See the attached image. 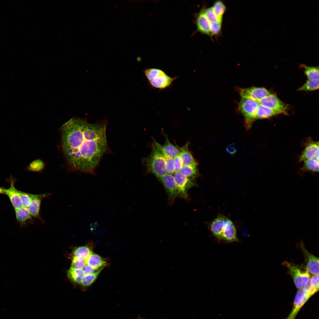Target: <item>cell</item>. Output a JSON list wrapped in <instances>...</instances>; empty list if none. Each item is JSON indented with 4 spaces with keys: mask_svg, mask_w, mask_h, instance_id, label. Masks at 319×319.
<instances>
[{
    "mask_svg": "<svg viewBox=\"0 0 319 319\" xmlns=\"http://www.w3.org/2000/svg\"><path fill=\"white\" fill-rule=\"evenodd\" d=\"M106 123H91L72 118L61 128V144L67 161L73 169L92 173L108 149Z\"/></svg>",
    "mask_w": 319,
    "mask_h": 319,
    "instance_id": "1",
    "label": "cell"
},
{
    "mask_svg": "<svg viewBox=\"0 0 319 319\" xmlns=\"http://www.w3.org/2000/svg\"><path fill=\"white\" fill-rule=\"evenodd\" d=\"M208 227L219 243H230L239 242L235 227L232 222L219 214L209 223Z\"/></svg>",
    "mask_w": 319,
    "mask_h": 319,
    "instance_id": "2",
    "label": "cell"
},
{
    "mask_svg": "<svg viewBox=\"0 0 319 319\" xmlns=\"http://www.w3.org/2000/svg\"><path fill=\"white\" fill-rule=\"evenodd\" d=\"M149 155L144 159L147 172L154 175L159 179L167 173L164 156L153 142Z\"/></svg>",
    "mask_w": 319,
    "mask_h": 319,
    "instance_id": "3",
    "label": "cell"
},
{
    "mask_svg": "<svg viewBox=\"0 0 319 319\" xmlns=\"http://www.w3.org/2000/svg\"><path fill=\"white\" fill-rule=\"evenodd\" d=\"M282 265L288 268V274L292 278L294 284L298 289H303L307 281L310 278V273L303 264H296L287 261Z\"/></svg>",
    "mask_w": 319,
    "mask_h": 319,
    "instance_id": "4",
    "label": "cell"
},
{
    "mask_svg": "<svg viewBox=\"0 0 319 319\" xmlns=\"http://www.w3.org/2000/svg\"><path fill=\"white\" fill-rule=\"evenodd\" d=\"M259 106L257 101L250 98H242L239 102V109L244 117L247 129L250 128L256 120V114Z\"/></svg>",
    "mask_w": 319,
    "mask_h": 319,
    "instance_id": "5",
    "label": "cell"
},
{
    "mask_svg": "<svg viewBox=\"0 0 319 319\" xmlns=\"http://www.w3.org/2000/svg\"><path fill=\"white\" fill-rule=\"evenodd\" d=\"M173 176L176 185L177 197L179 196L186 200L188 199V190L197 185L196 182L179 172L175 173Z\"/></svg>",
    "mask_w": 319,
    "mask_h": 319,
    "instance_id": "6",
    "label": "cell"
},
{
    "mask_svg": "<svg viewBox=\"0 0 319 319\" xmlns=\"http://www.w3.org/2000/svg\"><path fill=\"white\" fill-rule=\"evenodd\" d=\"M257 101L260 105L278 111L281 114H288V105L275 95L270 93Z\"/></svg>",
    "mask_w": 319,
    "mask_h": 319,
    "instance_id": "7",
    "label": "cell"
},
{
    "mask_svg": "<svg viewBox=\"0 0 319 319\" xmlns=\"http://www.w3.org/2000/svg\"><path fill=\"white\" fill-rule=\"evenodd\" d=\"M238 92L242 98H247L258 101L271 93L264 87H252L245 88H238Z\"/></svg>",
    "mask_w": 319,
    "mask_h": 319,
    "instance_id": "8",
    "label": "cell"
},
{
    "mask_svg": "<svg viewBox=\"0 0 319 319\" xmlns=\"http://www.w3.org/2000/svg\"><path fill=\"white\" fill-rule=\"evenodd\" d=\"M312 296L304 288L299 289L294 298L292 309L286 319H294L301 308Z\"/></svg>",
    "mask_w": 319,
    "mask_h": 319,
    "instance_id": "9",
    "label": "cell"
},
{
    "mask_svg": "<svg viewBox=\"0 0 319 319\" xmlns=\"http://www.w3.org/2000/svg\"><path fill=\"white\" fill-rule=\"evenodd\" d=\"M159 180L165 188L169 203L172 204L177 197L176 185L173 175L167 173Z\"/></svg>",
    "mask_w": 319,
    "mask_h": 319,
    "instance_id": "10",
    "label": "cell"
},
{
    "mask_svg": "<svg viewBox=\"0 0 319 319\" xmlns=\"http://www.w3.org/2000/svg\"><path fill=\"white\" fill-rule=\"evenodd\" d=\"M300 246L305 258L306 267L309 273L313 275L319 274V258L309 252L302 241Z\"/></svg>",
    "mask_w": 319,
    "mask_h": 319,
    "instance_id": "11",
    "label": "cell"
},
{
    "mask_svg": "<svg viewBox=\"0 0 319 319\" xmlns=\"http://www.w3.org/2000/svg\"><path fill=\"white\" fill-rule=\"evenodd\" d=\"M195 17L197 31L207 35L212 38L211 31V23L203 12L200 10L199 12L195 14Z\"/></svg>",
    "mask_w": 319,
    "mask_h": 319,
    "instance_id": "12",
    "label": "cell"
},
{
    "mask_svg": "<svg viewBox=\"0 0 319 319\" xmlns=\"http://www.w3.org/2000/svg\"><path fill=\"white\" fill-rule=\"evenodd\" d=\"M165 137V142L164 145H162L154 139L153 142L163 154L174 159L179 155L180 148H179L172 144L170 141L167 135Z\"/></svg>",
    "mask_w": 319,
    "mask_h": 319,
    "instance_id": "13",
    "label": "cell"
},
{
    "mask_svg": "<svg viewBox=\"0 0 319 319\" xmlns=\"http://www.w3.org/2000/svg\"><path fill=\"white\" fill-rule=\"evenodd\" d=\"M9 180L10 187L7 189H5L4 194L8 197L15 210L20 208L23 206L17 190L15 188L14 185L15 180L12 176H11Z\"/></svg>",
    "mask_w": 319,
    "mask_h": 319,
    "instance_id": "14",
    "label": "cell"
},
{
    "mask_svg": "<svg viewBox=\"0 0 319 319\" xmlns=\"http://www.w3.org/2000/svg\"><path fill=\"white\" fill-rule=\"evenodd\" d=\"M177 77H171L165 73L149 81L152 87L162 89L170 87Z\"/></svg>",
    "mask_w": 319,
    "mask_h": 319,
    "instance_id": "15",
    "label": "cell"
},
{
    "mask_svg": "<svg viewBox=\"0 0 319 319\" xmlns=\"http://www.w3.org/2000/svg\"><path fill=\"white\" fill-rule=\"evenodd\" d=\"M178 156L182 160L183 165H198V162L189 150L188 143L184 146L180 148Z\"/></svg>",
    "mask_w": 319,
    "mask_h": 319,
    "instance_id": "16",
    "label": "cell"
},
{
    "mask_svg": "<svg viewBox=\"0 0 319 319\" xmlns=\"http://www.w3.org/2000/svg\"><path fill=\"white\" fill-rule=\"evenodd\" d=\"M45 196V194H32L31 204L27 208L32 216L36 217L39 215L41 202Z\"/></svg>",
    "mask_w": 319,
    "mask_h": 319,
    "instance_id": "17",
    "label": "cell"
},
{
    "mask_svg": "<svg viewBox=\"0 0 319 319\" xmlns=\"http://www.w3.org/2000/svg\"><path fill=\"white\" fill-rule=\"evenodd\" d=\"M319 148V142L312 141L308 144L301 154L299 159L300 162L315 158V153Z\"/></svg>",
    "mask_w": 319,
    "mask_h": 319,
    "instance_id": "18",
    "label": "cell"
},
{
    "mask_svg": "<svg viewBox=\"0 0 319 319\" xmlns=\"http://www.w3.org/2000/svg\"><path fill=\"white\" fill-rule=\"evenodd\" d=\"M86 264L98 270L104 267L107 265V261L101 256L92 253L86 260Z\"/></svg>",
    "mask_w": 319,
    "mask_h": 319,
    "instance_id": "19",
    "label": "cell"
},
{
    "mask_svg": "<svg viewBox=\"0 0 319 319\" xmlns=\"http://www.w3.org/2000/svg\"><path fill=\"white\" fill-rule=\"evenodd\" d=\"M280 114H281L278 111L259 105L256 113L255 119L269 118Z\"/></svg>",
    "mask_w": 319,
    "mask_h": 319,
    "instance_id": "20",
    "label": "cell"
},
{
    "mask_svg": "<svg viewBox=\"0 0 319 319\" xmlns=\"http://www.w3.org/2000/svg\"><path fill=\"white\" fill-rule=\"evenodd\" d=\"M179 172L184 176L193 180L199 175L197 165H183Z\"/></svg>",
    "mask_w": 319,
    "mask_h": 319,
    "instance_id": "21",
    "label": "cell"
},
{
    "mask_svg": "<svg viewBox=\"0 0 319 319\" xmlns=\"http://www.w3.org/2000/svg\"><path fill=\"white\" fill-rule=\"evenodd\" d=\"M68 277L72 281L81 284L85 276V274L82 269L70 268L67 271Z\"/></svg>",
    "mask_w": 319,
    "mask_h": 319,
    "instance_id": "22",
    "label": "cell"
},
{
    "mask_svg": "<svg viewBox=\"0 0 319 319\" xmlns=\"http://www.w3.org/2000/svg\"><path fill=\"white\" fill-rule=\"evenodd\" d=\"M17 220L23 224L32 217V216L27 207H22L15 210Z\"/></svg>",
    "mask_w": 319,
    "mask_h": 319,
    "instance_id": "23",
    "label": "cell"
},
{
    "mask_svg": "<svg viewBox=\"0 0 319 319\" xmlns=\"http://www.w3.org/2000/svg\"><path fill=\"white\" fill-rule=\"evenodd\" d=\"M304 69V72L307 76L308 79H319V67L318 66H310L302 64L300 66Z\"/></svg>",
    "mask_w": 319,
    "mask_h": 319,
    "instance_id": "24",
    "label": "cell"
},
{
    "mask_svg": "<svg viewBox=\"0 0 319 319\" xmlns=\"http://www.w3.org/2000/svg\"><path fill=\"white\" fill-rule=\"evenodd\" d=\"M303 162L304 165L301 168L302 170L313 172H318L319 161L315 158L308 159Z\"/></svg>",
    "mask_w": 319,
    "mask_h": 319,
    "instance_id": "25",
    "label": "cell"
},
{
    "mask_svg": "<svg viewBox=\"0 0 319 319\" xmlns=\"http://www.w3.org/2000/svg\"><path fill=\"white\" fill-rule=\"evenodd\" d=\"M92 253L90 248L87 246L79 247L73 252V256L82 257L86 260Z\"/></svg>",
    "mask_w": 319,
    "mask_h": 319,
    "instance_id": "26",
    "label": "cell"
},
{
    "mask_svg": "<svg viewBox=\"0 0 319 319\" xmlns=\"http://www.w3.org/2000/svg\"><path fill=\"white\" fill-rule=\"evenodd\" d=\"M201 10L211 23L217 21L222 22L223 18L217 16L215 14L212 7H206L204 6Z\"/></svg>",
    "mask_w": 319,
    "mask_h": 319,
    "instance_id": "27",
    "label": "cell"
},
{
    "mask_svg": "<svg viewBox=\"0 0 319 319\" xmlns=\"http://www.w3.org/2000/svg\"><path fill=\"white\" fill-rule=\"evenodd\" d=\"M319 79H308L298 89V91H310L317 90L319 87Z\"/></svg>",
    "mask_w": 319,
    "mask_h": 319,
    "instance_id": "28",
    "label": "cell"
},
{
    "mask_svg": "<svg viewBox=\"0 0 319 319\" xmlns=\"http://www.w3.org/2000/svg\"><path fill=\"white\" fill-rule=\"evenodd\" d=\"M104 268H100L94 273L85 274L81 284L84 286L90 285L96 280Z\"/></svg>",
    "mask_w": 319,
    "mask_h": 319,
    "instance_id": "29",
    "label": "cell"
},
{
    "mask_svg": "<svg viewBox=\"0 0 319 319\" xmlns=\"http://www.w3.org/2000/svg\"><path fill=\"white\" fill-rule=\"evenodd\" d=\"M211 7L215 14L217 16L223 18V15L227 10V7L222 1H216L214 3Z\"/></svg>",
    "mask_w": 319,
    "mask_h": 319,
    "instance_id": "30",
    "label": "cell"
},
{
    "mask_svg": "<svg viewBox=\"0 0 319 319\" xmlns=\"http://www.w3.org/2000/svg\"><path fill=\"white\" fill-rule=\"evenodd\" d=\"M45 166L41 160L37 159L32 161L27 167V170L32 172H39L43 170Z\"/></svg>",
    "mask_w": 319,
    "mask_h": 319,
    "instance_id": "31",
    "label": "cell"
},
{
    "mask_svg": "<svg viewBox=\"0 0 319 319\" xmlns=\"http://www.w3.org/2000/svg\"><path fill=\"white\" fill-rule=\"evenodd\" d=\"M144 73L149 81L153 79L165 72L161 69L156 68H149L144 71Z\"/></svg>",
    "mask_w": 319,
    "mask_h": 319,
    "instance_id": "32",
    "label": "cell"
},
{
    "mask_svg": "<svg viewBox=\"0 0 319 319\" xmlns=\"http://www.w3.org/2000/svg\"><path fill=\"white\" fill-rule=\"evenodd\" d=\"M17 191L22 206L27 208L31 204L32 194L23 192L18 190H17Z\"/></svg>",
    "mask_w": 319,
    "mask_h": 319,
    "instance_id": "33",
    "label": "cell"
},
{
    "mask_svg": "<svg viewBox=\"0 0 319 319\" xmlns=\"http://www.w3.org/2000/svg\"><path fill=\"white\" fill-rule=\"evenodd\" d=\"M222 22L217 21L211 23V31L212 37L219 36L222 33Z\"/></svg>",
    "mask_w": 319,
    "mask_h": 319,
    "instance_id": "34",
    "label": "cell"
},
{
    "mask_svg": "<svg viewBox=\"0 0 319 319\" xmlns=\"http://www.w3.org/2000/svg\"><path fill=\"white\" fill-rule=\"evenodd\" d=\"M86 265V260L81 257L77 256H73L71 268L82 269Z\"/></svg>",
    "mask_w": 319,
    "mask_h": 319,
    "instance_id": "35",
    "label": "cell"
},
{
    "mask_svg": "<svg viewBox=\"0 0 319 319\" xmlns=\"http://www.w3.org/2000/svg\"><path fill=\"white\" fill-rule=\"evenodd\" d=\"M163 155L165 160L167 173L172 175L174 174L175 173L174 159L165 155Z\"/></svg>",
    "mask_w": 319,
    "mask_h": 319,
    "instance_id": "36",
    "label": "cell"
},
{
    "mask_svg": "<svg viewBox=\"0 0 319 319\" xmlns=\"http://www.w3.org/2000/svg\"><path fill=\"white\" fill-rule=\"evenodd\" d=\"M173 159L175 164V173L179 172L180 168L183 165L182 160L178 155Z\"/></svg>",
    "mask_w": 319,
    "mask_h": 319,
    "instance_id": "37",
    "label": "cell"
},
{
    "mask_svg": "<svg viewBox=\"0 0 319 319\" xmlns=\"http://www.w3.org/2000/svg\"><path fill=\"white\" fill-rule=\"evenodd\" d=\"M237 149L236 147L234 144H231L228 145L226 148L227 152L232 155L235 153Z\"/></svg>",
    "mask_w": 319,
    "mask_h": 319,
    "instance_id": "38",
    "label": "cell"
},
{
    "mask_svg": "<svg viewBox=\"0 0 319 319\" xmlns=\"http://www.w3.org/2000/svg\"><path fill=\"white\" fill-rule=\"evenodd\" d=\"M310 279L312 284L319 289V274L314 275L310 278Z\"/></svg>",
    "mask_w": 319,
    "mask_h": 319,
    "instance_id": "39",
    "label": "cell"
},
{
    "mask_svg": "<svg viewBox=\"0 0 319 319\" xmlns=\"http://www.w3.org/2000/svg\"><path fill=\"white\" fill-rule=\"evenodd\" d=\"M82 269L85 274L94 273L97 270L87 264Z\"/></svg>",
    "mask_w": 319,
    "mask_h": 319,
    "instance_id": "40",
    "label": "cell"
},
{
    "mask_svg": "<svg viewBox=\"0 0 319 319\" xmlns=\"http://www.w3.org/2000/svg\"><path fill=\"white\" fill-rule=\"evenodd\" d=\"M5 188L0 187V194H4Z\"/></svg>",
    "mask_w": 319,
    "mask_h": 319,
    "instance_id": "41",
    "label": "cell"
}]
</instances>
